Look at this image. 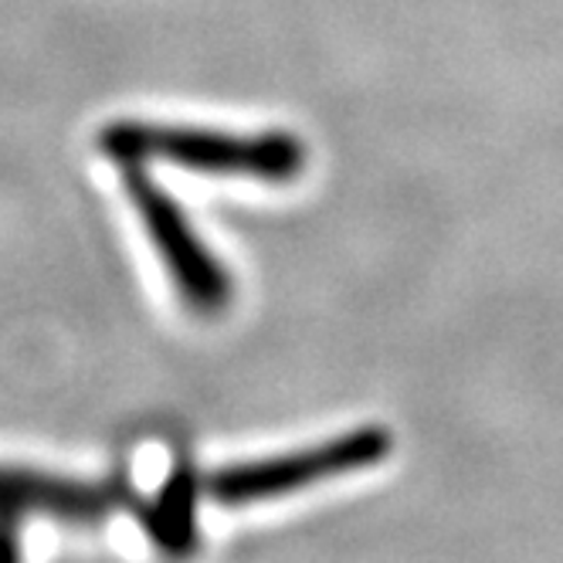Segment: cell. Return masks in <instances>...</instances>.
Segmentation results:
<instances>
[{
    "instance_id": "obj_1",
    "label": "cell",
    "mask_w": 563,
    "mask_h": 563,
    "mask_svg": "<svg viewBox=\"0 0 563 563\" xmlns=\"http://www.w3.org/2000/svg\"><path fill=\"white\" fill-rule=\"evenodd\" d=\"M102 150L119 164L164 159L214 177H252L286 184L299 177L306 153L289 133H224L197 126H153V123H112L102 133Z\"/></svg>"
},
{
    "instance_id": "obj_2",
    "label": "cell",
    "mask_w": 563,
    "mask_h": 563,
    "mask_svg": "<svg viewBox=\"0 0 563 563\" xmlns=\"http://www.w3.org/2000/svg\"><path fill=\"white\" fill-rule=\"evenodd\" d=\"M390 455V434L380 424L353 428L346 434H336L319 445L238 462L211 472L205 478V496H211L218 506H252L262 499L289 496L299 489H309L316 482H330L356 468H371Z\"/></svg>"
},
{
    "instance_id": "obj_3",
    "label": "cell",
    "mask_w": 563,
    "mask_h": 563,
    "mask_svg": "<svg viewBox=\"0 0 563 563\" xmlns=\"http://www.w3.org/2000/svg\"><path fill=\"white\" fill-rule=\"evenodd\" d=\"M123 170H126L123 180H126L133 208L153 241L159 262H164L170 282L177 286L180 299L205 316L221 312L231 299V278L224 265L208 252L205 241L197 238V231L190 228L177 200L143 174V164H123Z\"/></svg>"
},
{
    "instance_id": "obj_4",
    "label": "cell",
    "mask_w": 563,
    "mask_h": 563,
    "mask_svg": "<svg viewBox=\"0 0 563 563\" xmlns=\"http://www.w3.org/2000/svg\"><path fill=\"white\" fill-rule=\"evenodd\" d=\"M143 496L130 489L126 478H68L21 465H0V522L27 516H52L65 522H102L115 512H140Z\"/></svg>"
},
{
    "instance_id": "obj_5",
    "label": "cell",
    "mask_w": 563,
    "mask_h": 563,
    "mask_svg": "<svg viewBox=\"0 0 563 563\" xmlns=\"http://www.w3.org/2000/svg\"><path fill=\"white\" fill-rule=\"evenodd\" d=\"M205 493V478H197L190 462H177L167 482L140 506V522L150 543L167 560H190L197 553V503Z\"/></svg>"
},
{
    "instance_id": "obj_6",
    "label": "cell",
    "mask_w": 563,
    "mask_h": 563,
    "mask_svg": "<svg viewBox=\"0 0 563 563\" xmlns=\"http://www.w3.org/2000/svg\"><path fill=\"white\" fill-rule=\"evenodd\" d=\"M0 563H21V527L0 522Z\"/></svg>"
}]
</instances>
